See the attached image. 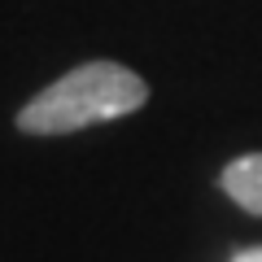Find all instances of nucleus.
<instances>
[{
	"mask_svg": "<svg viewBox=\"0 0 262 262\" xmlns=\"http://www.w3.org/2000/svg\"><path fill=\"white\" fill-rule=\"evenodd\" d=\"M149 101V83L118 61H83L35 92L18 110L22 136H70V131L114 122Z\"/></svg>",
	"mask_w": 262,
	"mask_h": 262,
	"instance_id": "nucleus-1",
	"label": "nucleus"
},
{
	"mask_svg": "<svg viewBox=\"0 0 262 262\" xmlns=\"http://www.w3.org/2000/svg\"><path fill=\"white\" fill-rule=\"evenodd\" d=\"M232 262H262V245H249V249H241Z\"/></svg>",
	"mask_w": 262,
	"mask_h": 262,
	"instance_id": "nucleus-3",
	"label": "nucleus"
},
{
	"mask_svg": "<svg viewBox=\"0 0 262 262\" xmlns=\"http://www.w3.org/2000/svg\"><path fill=\"white\" fill-rule=\"evenodd\" d=\"M219 188L232 196L241 210L262 219V153H241L219 170Z\"/></svg>",
	"mask_w": 262,
	"mask_h": 262,
	"instance_id": "nucleus-2",
	"label": "nucleus"
}]
</instances>
